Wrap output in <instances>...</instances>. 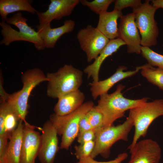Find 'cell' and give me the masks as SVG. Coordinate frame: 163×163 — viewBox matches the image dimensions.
Returning a JSON list of instances; mask_svg holds the SVG:
<instances>
[{"label":"cell","instance_id":"6da1fadb","mask_svg":"<svg viewBox=\"0 0 163 163\" xmlns=\"http://www.w3.org/2000/svg\"><path fill=\"white\" fill-rule=\"evenodd\" d=\"M125 86L119 84L115 91L100 96L95 109L101 113L103 117V126H112L117 119L121 118L125 111L146 102L149 99L144 97L132 100L125 97L122 93Z\"/></svg>","mask_w":163,"mask_h":163},{"label":"cell","instance_id":"7a4b0ae2","mask_svg":"<svg viewBox=\"0 0 163 163\" xmlns=\"http://www.w3.org/2000/svg\"><path fill=\"white\" fill-rule=\"evenodd\" d=\"M91 101L84 103L79 108L68 114L59 116L55 113L50 117L58 135L62 136L60 148L68 149L79 134V126L81 119L94 107Z\"/></svg>","mask_w":163,"mask_h":163},{"label":"cell","instance_id":"3957f363","mask_svg":"<svg viewBox=\"0 0 163 163\" xmlns=\"http://www.w3.org/2000/svg\"><path fill=\"white\" fill-rule=\"evenodd\" d=\"M46 76L47 95L54 98L79 89L82 83V72L71 65L66 64L56 72L47 73Z\"/></svg>","mask_w":163,"mask_h":163},{"label":"cell","instance_id":"277c9868","mask_svg":"<svg viewBox=\"0 0 163 163\" xmlns=\"http://www.w3.org/2000/svg\"><path fill=\"white\" fill-rule=\"evenodd\" d=\"M23 86L21 90L9 94L7 101L20 120L26 121L28 113V101L34 88L40 83L48 81L46 75L38 68L29 69L22 75Z\"/></svg>","mask_w":163,"mask_h":163},{"label":"cell","instance_id":"5b68a950","mask_svg":"<svg viewBox=\"0 0 163 163\" xmlns=\"http://www.w3.org/2000/svg\"><path fill=\"white\" fill-rule=\"evenodd\" d=\"M133 126V120L129 115L121 124L96 128L95 145L90 157L94 158L100 154L105 158H108L110 149L114 143L119 140H128V135Z\"/></svg>","mask_w":163,"mask_h":163},{"label":"cell","instance_id":"8992f818","mask_svg":"<svg viewBox=\"0 0 163 163\" xmlns=\"http://www.w3.org/2000/svg\"><path fill=\"white\" fill-rule=\"evenodd\" d=\"M129 115L133 120L135 128L132 141L128 147L129 150L140 137L146 135L152 122L158 117L163 116V99L145 102L130 109Z\"/></svg>","mask_w":163,"mask_h":163},{"label":"cell","instance_id":"52a82bcc","mask_svg":"<svg viewBox=\"0 0 163 163\" xmlns=\"http://www.w3.org/2000/svg\"><path fill=\"white\" fill-rule=\"evenodd\" d=\"M146 0L138 7L133 9L137 27L141 36V45L150 47L156 45L159 34L155 14L157 9Z\"/></svg>","mask_w":163,"mask_h":163},{"label":"cell","instance_id":"ba28073f","mask_svg":"<svg viewBox=\"0 0 163 163\" xmlns=\"http://www.w3.org/2000/svg\"><path fill=\"white\" fill-rule=\"evenodd\" d=\"M77 38L81 48L86 54L88 62L97 57L110 41L96 27L91 25L79 30Z\"/></svg>","mask_w":163,"mask_h":163},{"label":"cell","instance_id":"9c48e42d","mask_svg":"<svg viewBox=\"0 0 163 163\" xmlns=\"http://www.w3.org/2000/svg\"><path fill=\"white\" fill-rule=\"evenodd\" d=\"M118 32V38L125 43L128 53H141V37L133 12L123 15L120 18Z\"/></svg>","mask_w":163,"mask_h":163},{"label":"cell","instance_id":"30bf717a","mask_svg":"<svg viewBox=\"0 0 163 163\" xmlns=\"http://www.w3.org/2000/svg\"><path fill=\"white\" fill-rule=\"evenodd\" d=\"M129 152L130 158L127 163H159L161 158L160 145L150 139L138 141Z\"/></svg>","mask_w":163,"mask_h":163},{"label":"cell","instance_id":"8fae6325","mask_svg":"<svg viewBox=\"0 0 163 163\" xmlns=\"http://www.w3.org/2000/svg\"><path fill=\"white\" fill-rule=\"evenodd\" d=\"M41 130L39 160L40 163H53L59 148L57 133L50 120L44 123Z\"/></svg>","mask_w":163,"mask_h":163},{"label":"cell","instance_id":"7c38bea8","mask_svg":"<svg viewBox=\"0 0 163 163\" xmlns=\"http://www.w3.org/2000/svg\"><path fill=\"white\" fill-rule=\"evenodd\" d=\"M20 163H35L40 151L41 135L35 126L24 122Z\"/></svg>","mask_w":163,"mask_h":163},{"label":"cell","instance_id":"4fadbf2b","mask_svg":"<svg viewBox=\"0 0 163 163\" xmlns=\"http://www.w3.org/2000/svg\"><path fill=\"white\" fill-rule=\"evenodd\" d=\"M80 2L79 0H51L46 11L44 12L37 11L39 25H46L50 24L54 20L58 21L69 16Z\"/></svg>","mask_w":163,"mask_h":163},{"label":"cell","instance_id":"5bb4252c","mask_svg":"<svg viewBox=\"0 0 163 163\" xmlns=\"http://www.w3.org/2000/svg\"><path fill=\"white\" fill-rule=\"evenodd\" d=\"M142 66L136 67L133 71H124L126 67L119 66L116 72L109 78L95 83L90 84V90L93 98L95 100L101 95L107 93L108 91L115 84L120 81L133 76L141 70Z\"/></svg>","mask_w":163,"mask_h":163},{"label":"cell","instance_id":"9a60e30c","mask_svg":"<svg viewBox=\"0 0 163 163\" xmlns=\"http://www.w3.org/2000/svg\"><path fill=\"white\" fill-rule=\"evenodd\" d=\"M74 21L68 20L64 22L61 26L51 27L50 24L44 26L37 25V32L43 40L46 48H53L58 39L63 35L72 31L74 28Z\"/></svg>","mask_w":163,"mask_h":163},{"label":"cell","instance_id":"2e32d148","mask_svg":"<svg viewBox=\"0 0 163 163\" xmlns=\"http://www.w3.org/2000/svg\"><path fill=\"white\" fill-rule=\"evenodd\" d=\"M125 45L126 44L124 42L119 38L110 40L94 62L84 69V71L87 74L88 78H92V82L95 83L99 81V70L105 59L117 52L121 46Z\"/></svg>","mask_w":163,"mask_h":163},{"label":"cell","instance_id":"e0dca14e","mask_svg":"<svg viewBox=\"0 0 163 163\" xmlns=\"http://www.w3.org/2000/svg\"><path fill=\"white\" fill-rule=\"evenodd\" d=\"M27 21V19L22 16L21 12H18L11 17L7 18L5 22L16 27L20 33L29 39L37 50H44L46 47L43 40L38 33L28 25Z\"/></svg>","mask_w":163,"mask_h":163},{"label":"cell","instance_id":"ac0fdd59","mask_svg":"<svg viewBox=\"0 0 163 163\" xmlns=\"http://www.w3.org/2000/svg\"><path fill=\"white\" fill-rule=\"evenodd\" d=\"M54 110L59 116L66 115L75 111L84 103V94L79 89L70 92L58 98Z\"/></svg>","mask_w":163,"mask_h":163},{"label":"cell","instance_id":"d6986e66","mask_svg":"<svg viewBox=\"0 0 163 163\" xmlns=\"http://www.w3.org/2000/svg\"><path fill=\"white\" fill-rule=\"evenodd\" d=\"M123 15L121 11L114 9L110 12H106L99 15L96 28L109 40L118 38L117 21Z\"/></svg>","mask_w":163,"mask_h":163},{"label":"cell","instance_id":"ffe728a7","mask_svg":"<svg viewBox=\"0 0 163 163\" xmlns=\"http://www.w3.org/2000/svg\"><path fill=\"white\" fill-rule=\"evenodd\" d=\"M24 121L20 120L9 139L3 163H20Z\"/></svg>","mask_w":163,"mask_h":163},{"label":"cell","instance_id":"44dd1931","mask_svg":"<svg viewBox=\"0 0 163 163\" xmlns=\"http://www.w3.org/2000/svg\"><path fill=\"white\" fill-rule=\"evenodd\" d=\"M31 0H0V15L2 21H5L9 14L20 11H27L32 14L37 10L31 5Z\"/></svg>","mask_w":163,"mask_h":163},{"label":"cell","instance_id":"7402d4cb","mask_svg":"<svg viewBox=\"0 0 163 163\" xmlns=\"http://www.w3.org/2000/svg\"><path fill=\"white\" fill-rule=\"evenodd\" d=\"M141 73L149 82L163 90V69L154 68L148 63L142 66Z\"/></svg>","mask_w":163,"mask_h":163},{"label":"cell","instance_id":"603a6c76","mask_svg":"<svg viewBox=\"0 0 163 163\" xmlns=\"http://www.w3.org/2000/svg\"><path fill=\"white\" fill-rule=\"evenodd\" d=\"M6 107L4 121L5 133L11 135L17 127L20 120L7 101Z\"/></svg>","mask_w":163,"mask_h":163},{"label":"cell","instance_id":"cb8c5ba5","mask_svg":"<svg viewBox=\"0 0 163 163\" xmlns=\"http://www.w3.org/2000/svg\"><path fill=\"white\" fill-rule=\"evenodd\" d=\"M141 53L151 66H157L163 69V55L155 52L149 47L142 46L141 48Z\"/></svg>","mask_w":163,"mask_h":163},{"label":"cell","instance_id":"d4e9b609","mask_svg":"<svg viewBox=\"0 0 163 163\" xmlns=\"http://www.w3.org/2000/svg\"><path fill=\"white\" fill-rule=\"evenodd\" d=\"M114 1L113 0H94L91 2L80 0L83 5L87 6L92 11L99 15L107 11L109 5Z\"/></svg>","mask_w":163,"mask_h":163},{"label":"cell","instance_id":"484cf974","mask_svg":"<svg viewBox=\"0 0 163 163\" xmlns=\"http://www.w3.org/2000/svg\"><path fill=\"white\" fill-rule=\"evenodd\" d=\"M94 145V141H92L75 145V155L77 158L79 160L90 156Z\"/></svg>","mask_w":163,"mask_h":163},{"label":"cell","instance_id":"4316f807","mask_svg":"<svg viewBox=\"0 0 163 163\" xmlns=\"http://www.w3.org/2000/svg\"><path fill=\"white\" fill-rule=\"evenodd\" d=\"M90 124L93 129L103 126V117L102 114L97 110L94 106L86 114Z\"/></svg>","mask_w":163,"mask_h":163},{"label":"cell","instance_id":"83f0119b","mask_svg":"<svg viewBox=\"0 0 163 163\" xmlns=\"http://www.w3.org/2000/svg\"><path fill=\"white\" fill-rule=\"evenodd\" d=\"M114 9L121 11L122 10L127 7L136 8L142 4L140 0H114Z\"/></svg>","mask_w":163,"mask_h":163},{"label":"cell","instance_id":"f1b7e54d","mask_svg":"<svg viewBox=\"0 0 163 163\" xmlns=\"http://www.w3.org/2000/svg\"><path fill=\"white\" fill-rule=\"evenodd\" d=\"M128 156L127 153H122L118 155L114 159L107 161H97L89 156L79 160L78 162L76 163H122L127 158Z\"/></svg>","mask_w":163,"mask_h":163},{"label":"cell","instance_id":"f546056e","mask_svg":"<svg viewBox=\"0 0 163 163\" xmlns=\"http://www.w3.org/2000/svg\"><path fill=\"white\" fill-rule=\"evenodd\" d=\"M96 129L88 130L79 133L77 141L80 144L92 141H94L96 136Z\"/></svg>","mask_w":163,"mask_h":163},{"label":"cell","instance_id":"4dcf8cb0","mask_svg":"<svg viewBox=\"0 0 163 163\" xmlns=\"http://www.w3.org/2000/svg\"><path fill=\"white\" fill-rule=\"evenodd\" d=\"M11 135L5 133L0 136V163H3L8 144V140Z\"/></svg>","mask_w":163,"mask_h":163},{"label":"cell","instance_id":"1f68e13d","mask_svg":"<svg viewBox=\"0 0 163 163\" xmlns=\"http://www.w3.org/2000/svg\"><path fill=\"white\" fill-rule=\"evenodd\" d=\"M86 115L81 119L79 122V133L88 130L94 129L92 128L90 124Z\"/></svg>","mask_w":163,"mask_h":163},{"label":"cell","instance_id":"d6a6232c","mask_svg":"<svg viewBox=\"0 0 163 163\" xmlns=\"http://www.w3.org/2000/svg\"><path fill=\"white\" fill-rule=\"evenodd\" d=\"M152 5L157 9H163V0H153L152 1Z\"/></svg>","mask_w":163,"mask_h":163}]
</instances>
